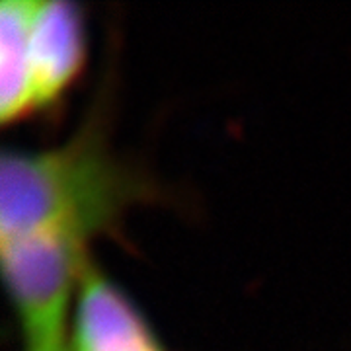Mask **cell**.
Segmentation results:
<instances>
[{"instance_id": "6da1fadb", "label": "cell", "mask_w": 351, "mask_h": 351, "mask_svg": "<svg viewBox=\"0 0 351 351\" xmlns=\"http://www.w3.org/2000/svg\"><path fill=\"white\" fill-rule=\"evenodd\" d=\"M112 76H104L82 121L63 143L0 154V239L47 232L90 250L98 237L123 239L127 213L166 199L154 176L112 141Z\"/></svg>"}, {"instance_id": "7a4b0ae2", "label": "cell", "mask_w": 351, "mask_h": 351, "mask_svg": "<svg viewBox=\"0 0 351 351\" xmlns=\"http://www.w3.org/2000/svg\"><path fill=\"white\" fill-rule=\"evenodd\" d=\"M2 277L14 304L25 350L61 348L90 250L47 232L0 239Z\"/></svg>"}, {"instance_id": "3957f363", "label": "cell", "mask_w": 351, "mask_h": 351, "mask_svg": "<svg viewBox=\"0 0 351 351\" xmlns=\"http://www.w3.org/2000/svg\"><path fill=\"white\" fill-rule=\"evenodd\" d=\"M71 351H166L135 301L94 260L71 313Z\"/></svg>"}, {"instance_id": "277c9868", "label": "cell", "mask_w": 351, "mask_h": 351, "mask_svg": "<svg viewBox=\"0 0 351 351\" xmlns=\"http://www.w3.org/2000/svg\"><path fill=\"white\" fill-rule=\"evenodd\" d=\"M27 55L36 112L57 108L86 63V25L71 0H32Z\"/></svg>"}, {"instance_id": "5b68a950", "label": "cell", "mask_w": 351, "mask_h": 351, "mask_svg": "<svg viewBox=\"0 0 351 351\" xmlns=\"http://www.w3.org/2000/svg\"><path fill=\"white\" fill-rule=\"evenodd\" d=\"M32 0L0 4V117L20 121L36 112L27 55V22Z\"/></svg>"}, {"instance_id": "8992f818", "label": "cell", "mask_w": 351, "mask_h": 351, "mask_svg": "<svg viewBox=\"0 0 351 351\" xmlns=\"http://www.w3.org/2000/svg\"><path fill=\"white\" fill-rule=\"evenodd\" d=\"M25 351H32V350H25ZM41 351H71V346L69 343H64L61 348H53V350H41Z\"/></svg>"}]
</instances>
